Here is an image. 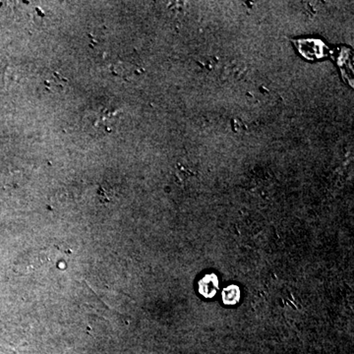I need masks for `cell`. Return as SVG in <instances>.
<instances>
[{
	"mask_svg": "<svg viewBox=\"0 0 354 354\" xmlns=\"http://www.w3.org/2000/svg\"><path fill=\"white\" fill-rule=\"evenodd\" d=\"M199 293L205 298H214L218 290V279L215 274H207L198 283Z\"/></svg>",
	"mask_w": 354,
	"mask_h": 354,
	"instance_id": "1",
	"label": "cell"
},
{
	"mask_svg": "<svg viewBox=\"0 0 354 354\" xmlns=\"http://www.w3.org/2000/svg\"><path fill=\"white\" fill-rule=\"evenodd\" d=\"M223 302L225 305H235L241 301V288L235 285L228 286L221 292Z\"/></svg>",
	"mask_w": 354,
	"mask_h": 354,
	"instance_id": "2",
	"label": "cell"
}]
</instances>
